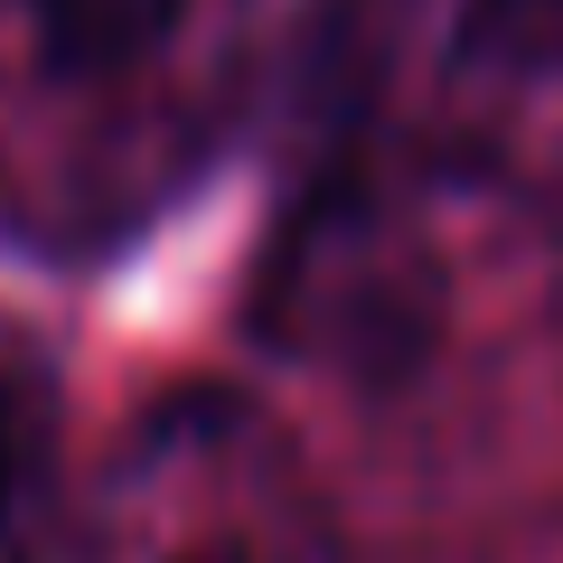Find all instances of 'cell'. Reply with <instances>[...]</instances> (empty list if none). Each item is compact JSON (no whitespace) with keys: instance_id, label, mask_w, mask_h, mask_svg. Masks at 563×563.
I'll use <instances>...</instances> for the list:
<instances>
[{"instance_id":"cell-3","label":"cell","mask_w":563,"mask_h":563,"mask_svg":"<svg viewBox=\"0 0 563 563\" xmlns=\"http://www.w3.org/2000/svg\"><path fill=\"white\" fill-rule=\"evenodd\" d=\"M20 507V404H10V385H0V517Z\"/></svg>"},{"instance_id":"cell-4","label":"cell","mask_w":563,"mask_h":563,"mask_svg":"<svg viewBox=\"0 0 563 563\" xmlns=\"http://www.w3.org/2000/svg\"><path fill=\"white\" fill-rule=\"evenodd\" d=\"M179 563H254V554H235V544H198V554H179Z\"/></svg>"},{"instance_id":"cell-1","label":"cell","mask_w":563,"mask_h":563,"mask_svg":"<svg viewBox=\"0 0 563 563\" xmlns=\"http://www.w3.org/2000/svg\"><path fill=\"white\" fill-rule=\"evenodd\" d=\"M179 10L188 0H29L38 57L57 76H122V66H141L179 29Z\"/></svg>"},{"instance_id":"cell-2","label":"cell","mask_w":563,"mask_h":563,"mask_svg":"<svg viewBox=\"0 0 563 563\" xmlns=\"http://www.w3.org/2000/svg\"><path fill=\"white\" fill-rule=\"evenodd\" d=\"M461 57L507 76H563V0H470Z\"/></svg>"}]
</instances>
